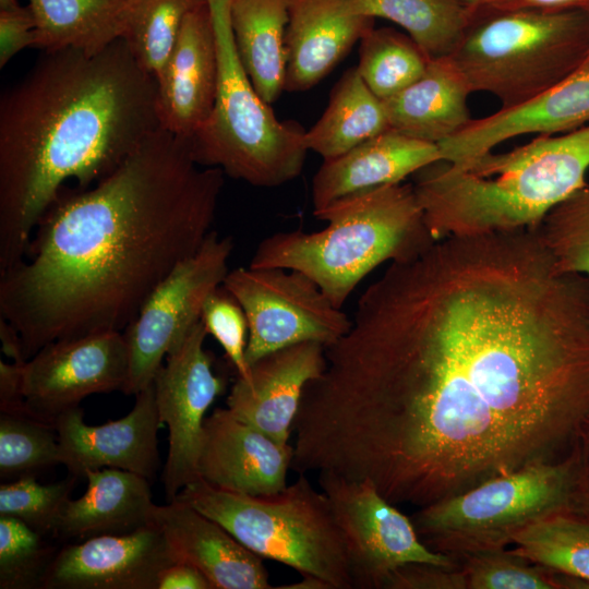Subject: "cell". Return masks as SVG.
Returning <instances> with one entry per match:
<instances>
[{
    "label": "cell",
    "instance_id": "1",
    "mask_svg": "<svg viewBox=\"0 0 589 589\" xmlns=\"http://www.w3.org/2000/svg\"><path fill=\"white\" fill-rule=\"evenodd\" d=\"M301 398L291 469L418 508L555 461L589 428V278L533 228L392 262Z\"/></svg>",
    "mask_w": 589,
    "mask_h": 589
},
{
    "label": "cell",
    "instance_id": "2",
    "mask_svg": "<svg viewBox=\"0 0 589 589\" xmlns=\"http://www.w3.org/2000/svg\"><path fill=\"white\" fill-rule=\"evenodd\" d=\"M224 176L159 128L93 187L61 191L24 259L0 273V317L25 360L57 340L123 332L212 231Z\"/></svg>",
    "mask_w": 589,
    "mask_h": 589
},
{
    "label": "cell",
    "instance_id": "3",
    "mask_svg": "<svg viewBox=\"0 0 589 589\" xmlns=\"http://www.w3.org/2000/svg\"><path fill=\"white\" fill-rule=\"evenodd\" d=\"M158 84L124 38L104 50L45 51L0 100V273L73 179L85 190L159 128Z\"/></svg>",
    "mask_w": 589,
    "mask_h": 589
},
{
    "label": "cell",
    "instance_id": "4",
    "mask_svg": "<svg viewBox=\"0 0 589 589\" xmlns=\"http://www.w3.org/2000/svg\"><path fill=\"white\" fill-rule=\"evenodd\" d=\"M588 170L589 124L461 164L437 160L413 173L411 184L436 241L532 228L587 184Z\"/></svg>",
    "mask_w": 589,
    "mask_h": 589
},
{
    "label": "cell",
    "instance_id": "5",
    "mask_svg": "<svg viewBox=\"0 0 589 589\" xmlns=\"http://www.w3.org/2000/svg\"><path fill=\"white\" fill-rule=\"evenodd\" d=\"M313 214L327 223L326 227L267 236L257 244L249 266L298 271L338 309L377 266L413 257L435 241L411 183L351 194Z\"/></svg>",
    "mask_w": 589,
    "mask_h": 589
},
{
    "label": "cell",
    "instance_id": "6",
    "mask_svg": "<svg viewBox=\"0 0 589 589\" xmlns=\"http://www.w3.org/2000/svg\"><path fill=\"white\" fill-rule=\"evenodd\" d=\"M175 498L216 520L261 558L287 565L302 577L316 578L328 589H353L330 502L305 473L266 495L231 492L197 479Z\"/></svg>",
    "mask_w": 589,
    "mask_h": 589
},
{
    "label": "cell",
    "instance_id": "7",
    "mask_svg": "<svg viewBox=\"0 0 589 589\" xmlns=\"http://www.w3.org/2000/svg\"><path fill=\"white\" fill-rule=\"evenodd\" d=\"M218 51V86L213 110L190 139L191 154L203 167L219 168L259 188H276L298 178L306 154L304 128L279 120L247 75L230 26V0H207Z\"/></svg>",
    "mask_w": 589,
    "mask_h": 589
},
{
    "label": "cell",
    "instance_id": "8",
    "mask_svg": "<svg viewBox=\"0 0 589 589\" xmlns=\"http://www.w3.org/2000/svg\"><path fill=\"white\" fill-rule=\"evenodd\" d=\"M490 12L469 21L449 58L471 93H489L502 108L551 88L589 57V12Z\"/></svg>",
    "mask_w": 589,
    "mask_h": 589
},
{
    "label": "cell",
    "instance_id": "9",
    "mask_svg": "<svg viewBox=\"0 0 589 589\" xmlns=\"http://www.w3.org/2000/svg\"><path fill=\"white\" fill-rule=\"evenodd\" d=\"M579 464L575 453L489 479L453 497L418 508L410 517L421 541L457 562L507 549L529 525L576 514Z\"/></svg>",
    "mask_w": 589,
    "mask_h": 589
},
{
    "label": "cell",
    "instance_id": "10",
    "mask_svg": "<svg viewBox=\"0 0 589 589\" xmlns=\"http://www.w3.org/2000/svg\"><path fill=\"white\" fill-rule=\"evenodd\" d=\"M223 287L241 305L248 321L249 366L271 352L301 342L327 348L351 327V318L298 271L237 267L228 272Z\"/></svg>",
    "mask_w": 589,
    "mask_h": 589
},
{
    "label": "cell",
    "instance_id": "11",
    "mask_svg": "<svg viewBox=\"0 0 589 589\" xmlns=\"http://www.w3.org/2000/svg\"><path fill=\"white\" fill-rule=\"evenodd\" d=\"M232 250L230 236L212 230L149 294L122 332L130 363L124 394L135 396L149 386L169 351L201 321L207 297L223 286L229 272Z\"/></svg>",
    "mask_w": 589,
    "mask_h": 589
},
{
    "label": "cell",
    "instance_id": "12",
    "mask_svg": "<svg viewBox=\"0 0 589 589\" xmlns=\"http://www.w3.org/2000/svg\"><path fill=\"white\" fill-rule=\"evenodd\" d=\"M328 497L346 548L353 589H384L390 574L406 564L456 568L459 562L434 552L402 514L369 480L316 474Z\"/></svg>",
    "mask_w": 589,
    "mask_h": 589
},
{
    "label": "cell",
    "instance_id": "13",
    "mask_svg": "<svg viewBox=\"0 0 589 589\" xmlns=\"http://www.w3.org/2000/svg\"><path fill=\"white\" fill-rule=\"evenodd\" d=\"M207 335L200 321L169 351L153 381L159 419L168 429V454L161 473L168 501L199 479L206 412L227 387L226 377L214 371L213 358L204 348Z\"/></svg>",
    "mask_w": 589,
    "mask_h": 589
},
{
    "label": "cell",
    "instance_id": "14",
    "mask_svg": "<svg viewBox=\"0 0 589 589\" xmlns=\"http://www.w3.org/2000/svg\"><path fill=\"white\" fill-rule=\"evenodd\" d=\"M129 370L122 332L57 340L24 363L22 397L29 414L55 424L89 395L123 392Z\"/></svg>",
    "mask_w": 589,
    "mask_h": 589
},
{
    "label": "cell",
    "instance_id": "15",
    "mask_svg": "<svg viewBox=\"0 0 589 589\" xmlns=\"http://www.w3.org/2000/svg\"><path fill=\"white\" fill-rule=\"evenodd\" d=\"M155 524L122 534H101L60 546L43 589H157L161 570L176 562Z\"/></svg>",
    "mask_w": 589,
    "mask_h": 589
},
{
    "label": "cell",
    "instance_id": "16",
    "mask_svg": "<svg viewBox=\"0 0 589 589\" xmlns=\"http://www.w3.org/2000/svg\"><path fill=\"white\" fill-rule=\"evenodd\" d=\"M161 425L153 383L135 395L132 410L115 421L89 425L82 408L75 407L55 421L61 465L77 478L88 470L117 468L152 480L159 468L157 432Z\"/></svg>",
    "mask_w": 589,
    "mask_h": 589
},
{
    "label": "cell",
    "instance_id": "17",
    "mask_svg": "<svg viewBox=\"0 0 589 589\" xmlns=\"http://www.w3.org/2000/svg\"><path fill=\"white\" fill-rule=\"evenodd\" d=\"M292 445L281 444L236 417L227 407L205 418L199 479L249 495L276 493L287 485Z\"/></svg>",
    "mask_w": 589,
    "mask_h": 589
},
{
    "label": "cell",
    "instance_id": "18",
    "mask_svg": "<svg viewBox=\"0 0 589 589\" xmlns=\"http://www.w3.org/2000/svg\"><path fill=\"white\" fill-rule=\"evenodd\" d=\"M589 124V57L567 77L536 97L482 119L437 144L442 160L461 164L502 142L529 133L552 135Z\"/></svg>",
    "mask_w": 589,
    "mask_h": 589
},
{
    "label": "cell",
    "instance_id": "19",
    "mask_svg": "<svg viewBox=\"0 0 589 589\" xmlns=\"http://www.w3.org/2000/svg\"><path fill=\"white\" fill-rule=\"evenodd\" d=\"M218 51L207 0L184 19L178 41L157 79L160 128L192 137L208 119L217 94Z\"/></svg>",
    "mask_w": 589,
    "mask_h": 589
},
{
    "label": "cell",
    "instance_id": "20",
    "mask_svg": "<svg viewBox=\"0 0 589 589\" xmlns=\"http://www.w3.org/2000/svg\"><path fill=\"white\" fill-rule=\"evenodd\" d=\"M326 348L313 341L271 352L250 365V378L237 376L227 408L281 444H289L305 386L326 368Z\"/></svg>",
    "mask_w": 589,
    "mask_h": 589
},
{
    "label": "cell",
    "instance_id": "21",
    "mask_svg": "<svg viewBox=\"0 0 589 589\" xmlns=\"http://www.w3.org/2000/svg\"><path fill=\"white\" fill-rule=\"evenodd\" d=\"M284 92L301 93L322 81L373 27L348 0H288Z\"/></svg>",
    "mask_w": 589,
    "mask_h": 589
},
{
    "label": "cell",
    "instance_id": "22",
    "mask_svg": "<svg viewBox=\"0 0 589 589\" xmlns=\"http://www.w3.org/2000/svg\"><path fill=\"white\" fill-rule=\"evenodd\" d=\"M154 522L165 533L177 561L200 570L213 589L272 588L262 558L190 504L173 498L167 505H156Z\"/></svg>",
    "mask_w": 589,
    "mask_h": 589
},
{
    "label": "cell",
    "instance_id": "23",
    "mask_svg": "<svg viewBox=\"0 0 589 589\" xmlns=\"http://www.w3.org/2000/svg\"><path fill=\"white\" fill-rule=\"evenodd\" d=\"M437 160V144L388 129L323 161L311 184L313 212L351 194L400 183Z\"/></svg>",
    "mask_w": 589,
    "mask_h": 589
},
{
    "label": "cell",
    "instance_id": "24",
    "mask_svg": "<svg viewBox=\"0 0 589 589\" xmlns=\"http://www.w3.org/2000/svg\"><path fill=\"white\" fill-rule=\"evenodd\" d=\"M85 493L63 506L52 537L75 542L101 534L133 532L154 522L149 480L117 468L88 470Z\"/></svg>",
    "mask_w": 589,
    "mask_h": 589
},
{
    "label": "cell",
    "instance_id": "25",
    "mask_svg": "<svg viewBox=\"0 0 589 589\" xmlns=\"http://www.w3.org/2000/svg\"><path fill=\"white\" fill-rule=\"evenodd\" d=\"M469 94L464 76L445 56L431 59L417 81L383 103L390 129L440 144L472 120Z\"/></svg>",
    "mask_w": 589,
    "mask_h": 589
},
{
    "label": "cell",
    "instance_id": "26",
    "mask_svg": "<svg viewBox=\"0 0 589 589\" xmlns=\"http://www.w3.org/2000/svg\"><path fill=\"white\" fill-rule=\"evenodd\" d=\"M229 17L239 60L271 105L284 92L288 0H230Z\"/></svg>",
    "mask_w": 589,
    "mask_h": 589
},
{
    "label": "cell",
    "instance_id": "27",
    "mask_svg": "<svg viewBox=\"0 0 589 589\" xmlns=\"http://www.w3.org/2000/svg\"><path fill=\"white\" fill-rule=\"evenodd\" d=\"M36 48L96 53L123 38L133 0H27Z\"/></svg>",
    "mask_w": 589,
    "mask_h": 589
},
{
    "label": "cell",
    "instance_id": "28",
    "mask_svg": "<svg viewBox=\"0 0 589 589\" xmlns=\"http://www.w3.org/2000/svg\"><path fill=\"white\" fill-rule=\"evenodd\" d=\"M388 129L383 100L371 92L357 68H351L333 87L321 118L305 132V145L325 160Z\"/></svg>",
    "mask_w": 589,
    "mask_h": 589
},
{
    "label": "cell",
    "instance_id": "29",
    "mask_svg": "<svg viewBox=\"0 0 589 589\" xmlns=\"http://www.w3.org/2000/svg\"><path fill=\"white\" fill-rule=\"evenodd\" d=\"M360 14L404 28L431 58L449 56L470 14L460 0H348Z\"/></svg>",
    "mask_w": 589,
    "mask_h": 589
},
{
    "label": "cell",
    "instance_id": "30",
    "mask_svg": "<svg viewBox=\"0 0 589 589\" xmlns=\"http://www.w3.org/2000/svg\"><path fill=\"white\" fill-rule=\"evenodd\" d=\"M516 554L561 575L589 584V518L556 514L520 530L513 539Z\"/></svg>",
    "mask_w": 589,
    "mask_h": 589
},
{
    "label": "cell",
    "instance_id": "31",
    "mask_svg": "<svg viewBox=\"0 0 589 589\" xmlns=\"http://www.w3.org/2000/svg\"><path fill=\"white\" fill-rule=\"evenodd\" d=\"M430 60L409 35L372 27L360 40L357 71L371 92L386 100L417 81Z\"/></svg>",
    "mask_w": 589,
    "mask_h": 589
},
{
    "label": "cell",
    "instance_id": "32",
    "mask_svg": "<svg viewBox=\"0 0 589 589\" xmlns=\"http://www.w3.org/2000/svg\"><path fill=\"white\" fill-rule=\"evenodd\" d=\"M205 0H133L123 38L141 67L156 81L177 41L187 15Z\"/></svg>",
    "mask_w": 589,
    "mask_h": 589
},
{
    "label": "cell",
    "instance_id": "33",
    "mask_svg": "<svg viewBox=\"0 0 589 589\" xmlns=\"http://www.w3.org/2000/svg\"><path fill=\"white\" fill-rule=\"evenodd\" d=\"M61 465L53 423L29 413L0 412V479L4 482Z\"/></svg>",
    "mask_w": 589,
    "mask_h": 589
},
{
    "label": "cell",
    "instance_id": "34",
    "mask_svg": "<svg viewBox=\"0 0 589 589\" xmlns=\"http://www.w3.org/2000/svg\"><path fill=\"white\" fill-rule=\"evenodd\" d=\"M51 540L20 519L0 516V589H43L60 549Z\"/></svg>",
    "mask_w": 589,
    "mask_h": 589
},
{
    "label": "cell",
    "instance_id": "35",
    "mask_svg": "<svg viewBox=\"0 0 589 589\" xmlns=\"http://www.w3.org/2000/svg\"><path fill=\"white\" fill-rule=\"evenodd\" d=\"M532 228L562 271L589 278V183Z\"/></svg>",
    "mask_w": 589,
    "mask_h": 589
},
{
    "label": "cell",
    "instance_id": "36",
    "mask_svg": "<svg viewBox=\"0 0 589 589\" xmlns=\"http://www.w3.org/2000/svg\"><path fill=\"white\" fill-rule=\"evenodd\" d=\"M465 589H556V572L534 564L513 550L484 552L460 562Z\"/></svg>",
    "mask_w": 589,
    "mask_h": 589
},
{
    "label": "cell",
    "instance_id": "37",
    "mask_svg": "<svg viewBox=\"0 0 589 589\" xmlns=\"http://www.w3.org/2000/svg\"><path fill=\"white\" fill-rule=\"evenodd\" d=\"M77 479L68 474L59 482L40 484L34 474H28L2 482L0 516L20 519L40 533L52 537L58 517L71 498Z\"/></svg>",
    "mask_w": 589,
    "mask_h": 589
},
{
    "label": "cell",
    "instance_id": "38",
    "mask_svg": "<svg viewBox=\"0 0 589 589\" xmlns=\"http://www.w3.org/2000/svg\"><path fill=\"white\" fill-rule=\"evenodd\" d=\"M201 321L224 349L237 376L250 378V366L245 360L248 345V321L238 301L221 286L206 299Z\"/></svg>",
    "mask_w": 589,
    "mask_h": 589
},
{
    "label": "cell",
    "instance_id": "39",
    "mask_svg": "<svg viewBox=\"0 0 589 589\" xmlns=\"http://www.w3.org/2000/svg\"><path fill=\"white\" fill-rule=\"evenodd\" d=\"M384 589H465L460 565L446 568L432 564L410 563L395 569Z\"/></svg>",
    "mask_w": 589,
    "mask_h": 589
},
{
    "label": "cell",
    "instance_id": "40",
    "mask_svg": "<svg viewBox=\"0 0 589 589\" xmlns=\"http://www.w3.org/2000/svg\"><path fill=\"white\" fill-rule=\"evenodd\" d=\"M35 44L36 22L28 5L0 10V68Z\"/></svg>",
    "mask_w": 589,
    "mask_h": 589
},
{
    "label": "cell",
    "instance_id": "41",
    "mask_svg": "<svg viewBox=\"0 0 589 589\" xmlns=\"http://www.w3.org/2000/svg\"><path fill=\"white\" fill-rule=\"evenodd\" d=\"M25 362L0 360V412L28 413L22 397Z\"/></svg>",
    "mask_w": 589,
    "mask_h": 589
},
{
    "label": "cell",
    "instance_id": "42",
    "mask_svg": "<svg viewBox=\"0 0 589 589\" xmlns=\"http://www.w3.org/2000/svg\"><path fill=\"white\" fill-rule=\"evenodd\" d=\"M481 9L489 11L539 10L560 12L580 10L589 12V0H491L477 10Z\"/></svg>",
    "mask_w": 589,
    "mask_h": 589
},
{
    "label": "cell",
    "instance_id": "43",
    "mask_svg": "<svg viewBox=\"0 0 589 589\" xmlns=\"http://www.w3.org/2000/svg\"><path fill=\"white\" fill-rule=\"evenodd\" d=\"M157 589H213L205 576L192 565L176 561L158 576Z\"/></svg>",
    "mask_w": 589,
    "mask_h": 589
},
{
    "label": "cell",
    "instance_id": "44",
    "mask_svg": "<svg viewBox=\"0 0 589 589\" xmlns=\"http://www.w3.org/2000/svg\"><path fill=\"white\" fill-rule=\"evenodd\" d=\"M0 339L2 351L14 362H25L19 332L4 318L0 317Z\"/></svg>",
    "mask_w": 589,
    "mask_h": 589
},
{
    "label": "cell",
    "instance_id": "45",
    "mask_svg": "<svg viewBox=\"0 0 589 589\" xmlns=\"http://www.w3.org/2000/svg\"><path fill=\"white\" fill-rule=\"evenodd\" d=\"M278 588H286V589H328L326 584L323 581L316 579V578H308L302 577V579L298 582L291 584L290 586H281Z\"/></svg>",
    "mask_w": 589,
    "mask_h": 589
},
{
    "label": "cell",
    "instance_id": "46",
    "mask_svg": "<svg viewBox=\"0 0 589 589\" xmlns=\"http://www.w3.org/2000/svg\"><path fill=\"white\" fill-rule=\"evenodd\" d=\"M464 7L468 10L469 14L490 2L491 0H460Z\"/></svg>",
    "mask_w": 589,
    "mask_h": 589
},
{
    "label": "cell",
    "instance_id": "47",
    "mask_svg": "<svg viewBox=\"0 0 589 589\" xmlns=\"http://www.w3.org/2000/svg\"><path fill=\"white\" fill-rule=\"evenodd\" d=\"M20 5L17 0H0V10L12 9Z\"/></svg>",
    "mask_w": 589,
    "mask_h": 589
},
{
    "label": "cell",
    "instance_id": "48",
    "mask_svg": "<svg viewBox=\"0 0 589 589\" xmlns=\"http://www.w3.org/2000/svg\"><path fill=\"white\" fill-rule=\"evenodd\" d=\"M585 515H586V517H588V518H589V503H588V505H587V508H586Z\"/></svg>",
    "mask_w": 589,
    "mask_h": 589
}]
</instances>
